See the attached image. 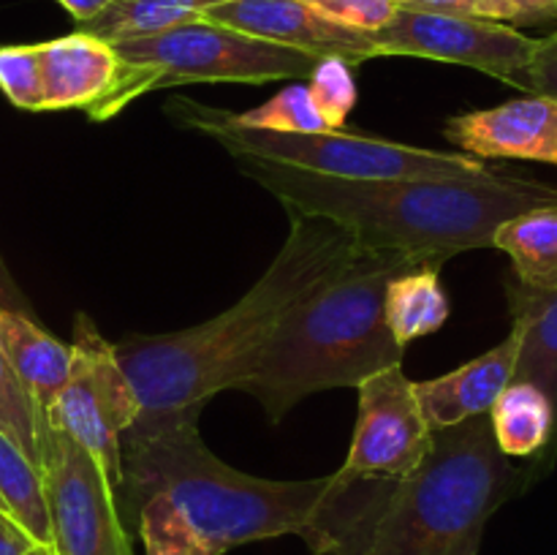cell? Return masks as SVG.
Here are the masks:
<instances>
[{"instance_id":"obj_17","label":"cell","mask_w":557,"mask_h":555,"mask_svg":"<svg viewBox=\"0 0 557 555\" xmlns=\"http://www.w3.org/2000/svg\"><path fill=\"white\" fill-rule=\"evenodd\" d=\"M0 351L5 354L14 373L38 403V408H52L54 397L65 386L71 373V346L49 335L36 316L0 310Z\"/></svg>"},{"instance_id":"obj_19","label":"cell","mask_w":557,"mask_h":555,"mask_svg":"<svg viewBox=\"0 0 557 555\" xmlns=\"http://www.w3.org/2000/svg\"><path fill=\"white\" fill-rule=\"evenodd\" d=\"M493 248L504 250L520 286L531 292L557 288V205H542L500 223Z\"/></svg>"},{"instance_id":"obj_7","label":"cell","mask_w":557,"mask_h":555,"mask_svg":"<svg viewBox=\"0 0 557 555\" xmlns=\"http://www.w3.org/2000/svg\"><path fill=\"white\" fill-rule=\"evenodd\" d=\"M172 114L188 128L201 131L228 156L261 158L305 172L326 174L346 180H449L479 177L490 166L482 158L451 150H428V147L403 145V141L379 139L351 131H319V134H277V131L243 128L221 118V112L207 103L177 98Z\"/></svg>"},{"instance_id":"obj_10","label":"cell","mask_w":557,"mask_h":555,"mask_svg":"<svg viewBox=\"0 0 557 555\" xmlns=\"http://www.w3.org/2000/svg\"><path fill=\"white\" fill-rule=\"evenodd\" d=\"M379 58H424L476 69L522 90L536 38L515 25L441 11L397 9L389 25L370 33Z\"/></svg>"},{"instance_id":"obj_22","label":"cell","mask_w":557,"mask_h":555,"mask_svg":"<svg viewBox=\"0 0 557 555\" xmlns=\"http://www.w3.org/2000/svg\"><path fill=\"white\" fill-rule=\"evenodd\" d=\"M223 120L243 128H259V131H277V134H319V131H330L326 120L315 109L313 98H310L305 85H288L277 96L261 107L248 109V112H226L218 109Z\"/></svg>"},{"instance_id":"obj_33","label":"cell","mask_w":557,"mask_h":555,"mask_svg":"<svg viewBox=\"0 0 557 555\" xmlns=\"http://www.w3.org/2000/svg\"><path fill=\"white\" fill-rule=\"evenodd\" d=\"M71 16H74L76 25H87L90 20H96L101 11H107L112 5V0H58Z\"/></svg>"},{"instance_id":"obj_34","label":"cell","mask_w":557,"mask_h":555,"mask_svg":"<svg viewBox=\"0 0 557 555\" xmlns=\"http://www.w3.org/2000/svg\"><path fill=\"white\" fill-rule=\"evenodd\" d=\"M27 555H54V553H52V547H41V544H38V547H33Z\"/></svg>"},{"instance_id":"obj_2","label":"cell","mask_w":557,"mask_h":555,"mask_svg":"<svg viewBox=\"0 0 557 555\" xmlns=\"http://www.w3.org/2000/svg\"><path fill=\"white\" fill-rule=\"evenodd\" d=\"M234 161L288 212L335 221L362 250L435 264L462 250L493 248L500 223L533 207L557 205V185L495 169L449 180H346L261 158Z\"/></svg>"},{"instance_id":"obj_32","label":"cell","mask_w":557,"mask_h":555,"mask_svg":"<svg viewBox=\"0 0 557 555\" xmlns=\"http://www.w3.org/2000/svg\"><path fill=\"white\" fill-rule=\"evenodd\" d=\"M0 310H16V313L36 316L33 313V305L27 303L22 288L16 286L14 278H11L9 267L3 264V259H0Z\"/></svg>"},{"instance_id":"obj_28","label":"cell","mask_w":557,"mask_h":555,"mask_svg":"<svg viewBox=\"0 0 557 555\" xmlns=\"http://www.w3.org/2000/svg\"><path fill=\"white\" fill-rule=\"evenodd\" d=\"M522 90L557 101V27L549 36L536 38L531 63L522 76Z\"/></svg>"},{"instance_id":"obj_20","label":"cell","mask_w":557,"mask_h":555,"mask_svg":"<svg viewBox=\"0 0 557 555\" xmlns=\"http://www.w3.org/2000/svg\"><path fill=\"white\" fill-rule=\"evenodd\" d=\"M490 424L506 457H542L553 441V406L539 386L511 381L490 408Z\"/></svg>"},{"instance_id":"obj_30","label":"cell","mask_w":557,"mask_h":555,"mask_svg":"<svg viewBox=\"0 0 557 555\" xmlns=\"http://www.w3.org/2000/svg\"><path fill=\"white\" fill-rule=\"evenodd\" d=\"M397 3L403 9L441 11V14H462L498 22V11H495V5L490 0H397Z\"/></svg>"},{"instance_id":"obj_14","label":"cell","mask_w":557,"mask_h":555,"mask_svg":"<svg viewBox=\"0 0 557 555\" xmlns=\"http://www.w3.org/2000/svg\"><path fill=\"white\" fill-rule=\"evenodd\" d=\"M520 341V324L511 321L509 335L498 346L484 351L482 357L471 359V362L460 365L457 370L438 375V379L419 381L417 397L430 428H455V424L468 422V419L490 414L500 392L515 379Z\"/></svg>"},{"instance_id":"obj_6","label":"cell","mask_w":557,"mask_h":555,"mask_svg":"<svg viewBox=\"0 0 557 555\" xmlns=\"http://www.w3.org/2000/svg\"><path fill=\"white\" fill-rule=\"evenodd\" d=\"M112 47L117 52V76L112 87L87 109V118L96 123L112 120L136 98L163 87L210 82H305L319 63L299 49L261 41L210 20L185 22Z\"/></svg>"},{"instance_id":"obj_24","label":"cell","mask_w":557,"mask_h":555,"mask_svg":"<svg viewBox=\"0 0 557 555\" xmlns=\"http://www.w3.org/2000/svg\"><path fill=\"white\" fill-rule=\"evenodd\" d=\"M134 522L147 555H212L183 515L161 495L147 498L136 511Z\"/></svg>"},{"instance_id":"obj_23","label":"cell","mask_w":557,"mask_h":555,"mask_svg":"<svg viewBox=\"0 0 557 555\" xmlns=\"http://www.w3.org/2000/svg\"><path fill=\"white\" fill-rule=\"evenodd\" d=\"M44 430H47V417L14 373L5 354L0 351V433L9 435L22 455L38 466Z\"/></svg>"},{"instance_id":"obj_12","label":"cell","mask_w":557,"mask_h":555,"mask_svg":"<svg viewBox=\"0 0 557 555\" xmlns=\"http://www.w3.org/2000/svg\"><path fill=\"white\" fill-rule=\"evenodd\" d=\"M201 20L234 27L261 41L299 49L315 60L337 58L348 65H359L379 58L370 33L335 25L299 0H226L212 5Z\"/></svg>"},{"instance_id":"obj_16","label":"cell","mask_w":557,"mask_h":555,"mask_svg":"<svg viewBox=\"0 0 557 555\" xmlns=\"http://www.w3.org/2000/svg\"><path fill=\"white\" fill-rule=\"evenodd\" d=\"M511 321L520 324V357H517L515 379L539 386L553 406L555 428L553 441L536 457V466L528 471V479L544 477L557 462V288L555 292H531L520 283H509Z\"/></svg>"},{"instance_id":"obj_31","label":"cell","mask_w":557,"mask_h":555,"mask_svg":"<svg viewBox=\"0 0 557 555\" xmlns=\"http://www.w3.org/2000/svg\"><path fill=\"white\" fill-rule=\"evenodd\" d=\"M33 547L38 544L27 536L25 528L9 511L0 509V555H27Z\"/></svg>"},{"instance_id":"obj_21","label":"cell","mask_w":557,"mask_h":555,"mask_svg":"<svg viewBox=\"0 0 557 555\" xmlns=\"http://www.w3.org/2000/svg\"><path fill=\"white\" fill-rule=\"evenodd\" d=\"M221 3L226 0H112L107 11H101L87 25H79V30L107 44H120L196 22L212 5Z\"/></svg>"},{"instance_id":"obj_4","label":"cell","mask_w":557,"mask_h":555,"mask_svg":"<svg viewBox=\"0 0 557 555\" xmlns=\"http://www.w3.org/2000/svg\"><path fill=\"white\" fill-rule=\"evenodd\" d=\"M199 414L139 417L125 430L123 479L114 490L120 515L134 520L147 498L161 495L212 555L286 533L308 536L332 488V473L277 482L237 471L207 449Z\"/></svg>"},{"instance_id":"obj_18","label":"cell","mask_w":557,"mask_h":555,"mask_svg":"<svg viewBox=\"0 0 557 555\" xmlns=\"http://www.w3.org/2000/svg\"><path fill=\"white\" fill-rule=\"evenodd\" d=\"M441 267L435 261H413L397 272L386 286L384 319L392 337L403 348L424 335H433L449 319V297L441 286Z\"/></svg>"},{"instance_id":"obj_35","label":"cell","mask_w":557,"mask_h":555,"mask_svg":"<svg viewBox=\"0 0 557 555\" xmlns=\"http://www.w3.org/2000/svg\"><path fill=\"white\" fill-rule=\"evenodd\" d=\"M0 509H3V511H9V509H5V504H3V498H0Z\"/></svg>"},{"instance_id":"obj_9","label":"cell","mask_w":557,"mask_h":555,"mask_svg":"<svg viewBox=\"0 0 557 555\" xmlns=\"http://www.w3.org/2000/svg\"><path fill=\"white\" fill-rule=\"evenodd\" d=\"M38 471L54 555H134L117 493L101 462L47 422Z\"/></svg>"},{"instance_id":"obj_8","label":"cell","mask_w":557,"mask_h":555,"mask_svg":"<svg viewBox=\"0 0 557 555\" xmlns=\"http://www.w3.org/2000/svg\"><path fill=\"white\" fill-rule=\"evenodd\" d=\"M139 414V397L114 343L98 332L90 316L79 313L71 337L69 381L47 411V422L85 446L117 490L123 479V433L134 428Z\"/></svg>"},{"instance_id":"obj_15","label":"cell","mask_w":557,"mask_h":555,"mask_svg":"<svg viewBox=\"0 0 557 555\" xmlns=\"http://www.w3.org/2000/svg\"><path fill=\"white\" fill-rule=\"evenodd\" d=\"M38 76H41V112L87 109L112 87L117 76V52L112 44L71 33L36 44Z\"/></svg>"},{"instance_id":"obj_11","label":"cell","mask_w":557,"mask_h":555,"mask_svg":"<svg viewBox=\"0 0 557 555\" xmlns=\"http://www.w3.org/2000/svg\"><path fill=\"white\" fill-rule=\"evenodd\" d=\"M359 411L354 441L337 479H406L433 449V428L403 365L375 370L357 386Z\"/></svg>"},{"instance_id":"obj_25","label":"cell","mask_w":557,"mask_h":555,"mask_svg":"<svg viewBox=\"0 0 557 555\" xmlns=\"http://www.w3.org/2000/svg\"><path fill=\"white\" fill-rule=\"evenodd\" d=\"M308 92L313 98L315 109L326 120L330 131H343L354 103H357V85H354L351 65L337 58H324L310 71Z\"/></svg>"},{"instance_id":"obj_26","label":"cell","mask_w":557,"mask_h":555,"mask_svg":"<svg viewBox=\"0 0 557 555\" xmlns=\"http://www.w3.org/2000/svg\"><path fill=\"white\" fill-rule=\"evenodd\" d=\"M0 92L25 112H41V76L36 44L0 47Z\"/></svg>"},{"instance_id":"obj_3","label":"cell","mask_w":557,"mask_h":555,"mask_svg":"<svg viewBox=\"0 0 557 555\" xmlns=\"http://www.w3.org/2000/svg\"><path fill=\"white\" fill-rule=\"evenodd\" d=\"M288 237L248 294L205 324L114 343L139 397V417L201 411L232 390L281 321L359 254L351 232L319 215L288 212Z\"/></svg>"},{"instance_id":"obj_5","label":"cell","mask_w":557,"mask_h":555,"mask_svg":"<svg viewBox=\"0 0 557 555\" xmlns=\"http://www.w3.org/2000/svg\"><path fill=\"white\" fill-rule=\"evenodd\" d=\"M417 259L359 250L343 270L305 297L248 362L232 390L248 392L281 422L313 392L354 386L400 365L406 348L384 319L386 286Z\"/></svg>"},{"instance_id":"obj_1","label":"cell","mask_w":557,"mask_h":555,"mask_svg":"<svg viewBox=\"0 0 557 555\" xmlns=\"http://www.w3.org/2000/svg\"><path fill=\"white\" fill-rule=\"evenodd\" d=\"M528 482L482 414L433 430V449L406 479L332 473L305 542L315 555H479L490 517Z\"/></svg>"},{"instance_id":"obj_13","label":"cell","mask_w":557,"mask_h":555,"mask_svg":"<svg viewBox=\"0 0 557 555\" xmlns=\"http://www.w3.org/2000/svg\"><path fill=\"white\" fill-rule=\"evenodd\" d=\"M444 136L473 158H515L557 166V101L547 96H522L490 109L457 114Z\"/></svg>"},{"instance_id":"obj_27","label":"cell","mask_w":557,"mask_h":555,"mask_svg":"<svg viewBox=\"0 0 557 555\" xmlns=\"http://www.w3.org/2000/svg\"><path fill=\"white\" fill-rule=\"evenodd\" d=\"M324 20L359 33H375L397 14V0H299Z\"/></svg>"},{"instance_id":"obj_29","label":"cell","mask_w":557,"mask_h":555,"mask_svg":"<svg viewBox=\"0 0 557 555\" xmlns=\"http://www.w3.org/2000/svg\"><path fill=\"white\" fill-rule=\"evenodd\" d=\"M506 25H544L557 22V0H490Z\"/></svg>"}]
</instances>
